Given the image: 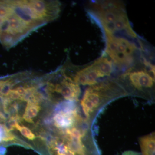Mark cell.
Here are the masks:
<instances>
[{
  "label": "cell",
  "mask_w": 155,
  "mask_h": 155,
  "mask_svg": "<svg viewBox=\"0 0 155 155\" xmlns=\"http://www.w3.org/2000/svg\"><path fill=\"white\" fill-rule=\"evenodd\" d=\"M155 133H153L140 138L143 155H155Z\"/></svg>",
  "instance_id": "obj_8"
},
{
  "label": "cell",
  "mask_w": 155,
  "mask_h": 155,
  "mask_svg": "<svg viewBox=\"0 0 155 155\" xmlns=\"http://www.w3.org/2000/svg\"><path fill=\"white\" fill-rule=\"evenodd\" d=\"M122 155H143L140 153L133 151H126L124 152Z\"/></svg>",
  "instance_id": "obj_11"
},
{
  "label": "cell",
  "mask_w": 155,
  "mask_h": 155,
  "mask_svg": "<svg viewBox=\"0 0 155 155\" xmlns=\"http://www.w3.org/2000/svg\"><path fill=\"white\" fill-rule=\"evenodd\" d=\"M128 94L150 99L153 95L155 67L145 60L136 63L118 79Z\"/></svg>",
  "instance_id": "obj_3"
},
{
  "label": "cell",
  "mask_w": 155,
  "mask_h": 155,
  "mask_svg": "<svg viewBox=\"0 0 155 155\" xmlns=\"http://www.w3.org/2000/svg\"><path fill=\"white\" fill-rule=\"evenodd\" d=\"M76 102L64 101L56 106L52 122L58 132L75 127L85 121L81 116Z\"/></svg>",
  "instance_id": "obj_6"
},
{
  "label": "cell",
  "mask_w": 155,
  "mask_h": 155,
  "mask_svg": "<svg viewBox=\"0 0 155 155\" xmlns=\"http://www.w3.org/2000/svg\"><path fill=\"white\" fill-rule=\"evenodd\" d=\"M106 52L112 62L119 67H132L136 63L139 47L133 41L113 35L105 34Z\"/></svg>",
  "instance_id": "obj_4"
},
{
  "label": "cell",
  "mask_w": 155,
  "mask_h": 155,
  "mask_svg": "<svg viewBox=\"0 0 155 155\" xmlns=\"http://www.w3.org/2000/svg\"><path fill=\"white\" fill-rule=\"evenodd\" d=\"M89 14L104 30L105 34L137 40L127 17L125 5L119 1H97L89 6Z\"/></svg>",
  "instance_id": "obj_1"
},
{
  "label": "cell",
  "mask_w": 155,
  "mask_h": 155,
  "mask_svg": "<svg viewBox=\"0 0 155 155\" xmlns=\"http://www.w3.org/2000/svg\"><path fill=\"white\" fill-rule=\"evenodd\" d=\"M8 123H10L8 128L9 130L11 131L14 129V128H15L19 131V132L24 137L28 140H33L36 137L34 134L31 131L29 128L25 127V126L19 125L18 123V121H11V122H9Z\"/></svg>",
  "instance_id": "obj_10"
},
{
  "label": "cell",
  "mask_w": 155,
  "mask_h": 155,
  "mask_svg": "<svg viewBox=\"0 0 155 155\" xmlns=\"http://www.w3.org/2000/svg\"><path fill=\"white\" fill-rule=\"evenodd\" d=\"M61 76L59 81L47 82L46 90L52 100H55L56 96L65 101L77 102L81 94L80 86L66 75L64 69H61Z\"/></svg>",
  "instance_id": "obj_7"
},
{
  "label": "cell",
  "mask_w": 155,
  "mask_h": 155,
  "mask_svg": "<svg viewBox=\"0 0 155 155\" xmlns=\"http://www.w3.org/2000/svg\"><path fill=\"white\" fill-rule=\"evenodd\" d=\"M127 95L117 79H107L90 86L84 91L80 103L85 120L90 123L106 105Z\"/></svg>",
  "instance_id": "obj_2"
},
{
  "label": "cell",
  "mask_w": 155,
  "mask_h": 155,
  "mask_svg": "<svg viewBox=\"0 0 155 155\" xmlns=\"http://www.w3.org/2000/svg\"><path fill=\"white\" fill-rule=\"evenodd\" d=\"M41 103L34 101L27 102L22 119L28 123H33V120L41 110Z\"/></svg>",
  "instance_id": "obj_9"
},
{
  "label": "cell",
  "mask_w": 155,
  "mask_h": 155,
  "mask_svg": "<svg viewBox=\"0 0 155 155\" xmlns=\"http://www.w3.org/2000/svg\"><path fill=\"white\" fill-rule=\"evenodd\" d=\"M114 70L113 62L109 58L101 57L91 65L75 72L72 78L78 85H94L102 78L108 77Z\"/></svg>",
  "instance_id": "obj_5"
}]
</instances>
